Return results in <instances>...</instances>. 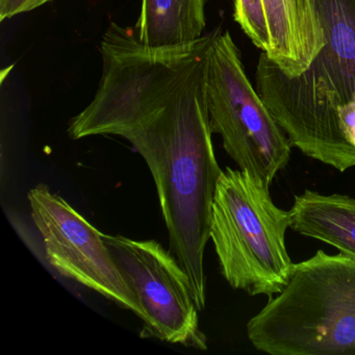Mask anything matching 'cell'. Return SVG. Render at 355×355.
<instances>
[{
  "instance_id": "5",
  "label": "cell",
  "mask_w": 355,
  "mask_h": 355,
  "mask_svg": "<svg viewBox=\"0 0 355 355\" xmlns=\"http://www.w3.org/2000/svg\"><path fill=\"white\" fill-rule=\"evenodd\" d=\"M215 34L184 46L153 49L140 42L135 28L111 22L101 40L98 89L88 107L70 121V138L114 135L130 123L180 86L207 55Z\"/></svg>"
},
{
  "instance_id": "11",
  "label": "cell",
  "mask_w": 355,
  "mask_h": 355,
  "mask_svg": "<svg viewBox=\"0 0 355 355\" xmlns=\"http://www.w3.org/2000/svg\"><path fill=\"white\" fill-rule=\"evenodd\" d=\"M207 0H142L135 30L153 49L192 44L205 36Z\"/></svg>"
},
{
  "instance_id": "10",
  "label": "cell",
  "mask_w": 355,
  "mask_h": 355,
  "mask_svg": "<svg viewBox=\"0 0 355 355\" xmlns=\"http://www.w3.org/2000/svg\"><path fill=\"white\" fill-rule=\"evenodd\" d=\"M290 227L355 259V198L306 190L294 198Z\"/></svg>"
},
{
  "instance_id": "6",
  "label": "cell",
  "mask_w": 355,
  "mask_h": 355,
  "mask_svg": "<svg viewBox=\"0 0 355 355\" xmlns=\"http://www.w3.org/2000/svg\"><path fill=\"white\" fill-rule=\"evenodd\" d=\"M207 97L211 130L227 155L270 189L290 161L292 143L253 88L228 32H216L207 53Z\"/></svg>"
},
{
  "instance_id": "9",
  "label": "cell",
  "mask_w": 355,
  "mask_h": 355,
  "mask_svg": "<svg viewBox=\"0 0 355 355\" xmlns=\"http://www.w3.org/2000/svg\"><path fill=\"white\" fill-rule=\"evenodd\" d=\"M270 51L263 53L288 76L302 73L324 44L313 0H263Z\"/></svg>"
},
{
  "instance_id": "8",
  "label": "cell",
  "mask_w": 355,
  "mask_h": 355,
  "mask_svg": "<svg viewBox=\"0 0 355 355\" xmlns=\"http://www.w3.org/2000/svg\"><path fill=\"white\" fill-rule=\"evenodd\" d=\"M28 199L49 265L64 277L95 291L143 320L142 306L112 257L103 232L46 184L31 189Z\"/></svg>"
},
{
  "instance_id": "4",
  "label": "cell",
  "mask_w": 355,
  "mask_h": 355,
  "mask_svg": "<svg viewBox=\"0 0 355 355\" xmlns=\"http://www.w3.org/2000/svg\"><path fill=\"white\" fill-rule=\"evenodd\" d=\"M269 190L248 172L226 168L216 187L209 236L226 282L271 298L288 284L295 263L284 240L290 213L274 205Z\"/></svg>"
},
{
  "instance_id": "3",
  "label": "cell",
  "mask_w": 355,
  "mask_h": 355,
  "mask_svg": "<svg viewBox=\"0 0 355 355\" xmlns=\"http://www.w3.org/2000/svg\"><path fill=\"white\" fill-rule=\"evenodd\" d=\"M272 355H355V259L319 250L296 263L284 290L247 324Z\"/></svg>"
},
{
  "instance_id": "13",
  "label": "cell",
  "mask_w": 355,
  "mask_h": 355,
  "mask_svg": "<svg viewBox=\"0 0 355 355\" xmlns=\"http://www.w3.org/2000/svg\"><path fill=\"white\" fill-rule=\"evenodd\" d=\"M51 0H0V20L11 19L14 16L34 11Z\"/></svg>"
},
{
  "instance_id": "7",
  "label": "cell",
  "mask_w": 355,
  "mask_h": 355,
  "mask_svg": "<svg viewBox=\"0 0 355 355\" xmlns=\"http://www.w3.org/2000/svg\"><path fill=\"white\" fill-rule=\"evenodd\" d=\"M103 239L142 306L149 332L164 342L207 350L192 284L175 255L157 241L105 234Z\"/></svg>"
},
{
  "instance_id": "1",
  "label": "cell",
  "mask_w": 355,
  "mask_h": 355,
  "mask_svg": "<svg viewBox=\"0 0 355 355\" xmlns=\"http://www.w3.org/2000/svg\"><path fill=\"white\" fill-rule=\"evenodd\" d=\"M207 53L171 94L115 134L130 143L150 170L170 250L190 277L199 311L207 303L205 251L222 172L207 107Z\"/></svg>"
},
{
  "instance_id": "2",
  "label": "cell",
  "mask_w": 355,
  "mask_h": 355,
  "mask_svg": "<svg viewBox=\"0 0 355 355\" xmlns=\"http://www.w3.org/2000/svg\"><path fill=\"white\" fill-rule=\"evenodd\" d=\"M324 44L288 76L263 53L257 90L291 143L340 172L355 167V0H313Z\"/></svg>"
},
{
  "instance_id": "12",
  "label": "cell",
  "mask_w": 355,
  "mask_h": 355,
  "mask_svg": "<svg viewBox=\"0 0 355 355\" xmlns=\"http://www.w3.org/2000/svg\"><path fill=\"white\" fill-rule=\"evenodd\" d=\"M234 20L263 53L270 51V33L263 0H234Z\"/></svg>"
}]
</instances>
